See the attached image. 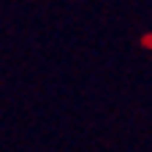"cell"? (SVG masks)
Segmentation results:
<instances>
[]
</instances>
